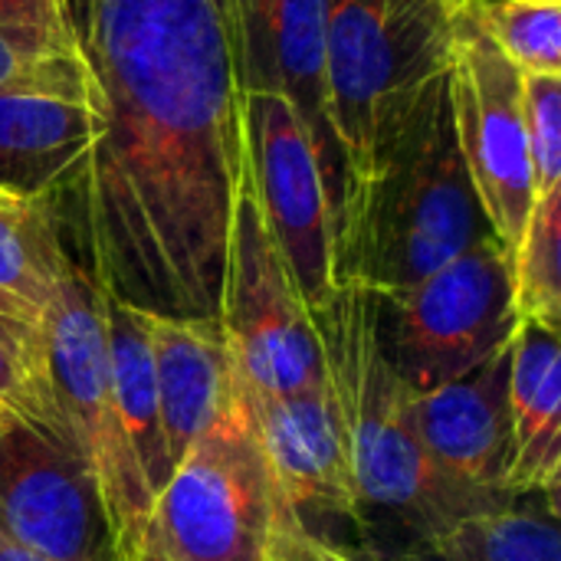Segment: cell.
Wrapping results in <instances>:
<instances>
[{
    "label": "cell",
    "mask_w": 561,
    "mask_h": 561,
    "mask_svg": "<svg viewBox=\"0 0 561 561\" xmlns=\"http://www.w3.org/2000/svg\"><path fill=\"white\" fill-rule=\"evenodd\" d=\"M247 135L263 220L312 312L335 289V207L319 154L296 108L273 92H247Z\"/></svg>",
    "instance_id": "cell-10"
},
{
    "label": "cell",
    "mask_w": 561,
    "mask_h": 561,
    "mask_svg": "<svg viewBox=\"0 0 561 561\" xmlns=\"http://www.w3.org/2000/svg\"><path fill=\"white\" fill-rule=\"evenodd\" d=\"M414 559L434 561H561L556 516L546 510H519L516 503L470 513L424 542H414Z\"/></svg>",
    "instance_id": "cell-20"
},
{
    "label": "cell",
    "mask_w": 561,
    "mask_h": 561,
    "mask_svg": "<svg viewBox=\"0 0 561 561\" xmlns=\"http://www.w3.org/2000/svg\"><path fill=\"white\" fill-rule=\"evenodd\" d=\"M243 398L286 503L299 516L316 510L362 526L365 506L329 375L293 394H253L243 388Z\"/></svg>",
    "instance_id": "cell-12"
},
{
    "label": "cell",
    "mask_w": 561,
    "mask_h": 561,
    "mask_svg": "<svg viewBox=\"0 0 561 561\" xmlns=\"http://www.w3.org/2000/svg\"><path fill=\"white\" fill-rule=\"evenodd\" d=\"M217 319L247 391L293 394L325 378L309 309L263 220L250 174L233 204Z\"/></svg>",
    "instance_id": "cell-8"
},
{
    "label": "cell",
    "mask_w": 561,
    "mask_h": 561,
    "mask_svg": "<svg viewBox=\"0 0 561 561\" xmlns=\"http://www.w3.org/2000/svg\"><path fill=\"white\" fill-rule=\"evenodd\" d=\"M105 309V358L118 417L151 490V500L171 477V460L161 434V408H158V381L154 358L148 339V312L108 296L102 289Z\"/></svg>",
    "instance_id": "cell-18"
},
{
    "label": "cell",
    "mask_w": 561,
    "mask_h": 561,
    "mask_svg": "<svg viewBox=\"0 0 561 561\" xmlns=\"http://www.w3.org/2000/svg\"><path fill=\"white\" fill-rule=\"evenodd\" d=\"M477 16L519 72L561 76V0H477Z\"/></svg>",
    "instance_id": "cell-23"
},
{
    "label": "cell",
    "mask_w": 561,
    "mask_h": 561,
    "mask_svg": "<svg viewBox=\"0 0 561 561\" xmlns=\"http://www.w3.org/2000/svg\"><path fill=\"white\" fill-rule=\"evenodd\" d=\"M0 404L10 408L20 421H30L46 434H53L56 440H62L49 371H46L43 322L0 316Z\"/></svg>",
    "instance_id": "cell-22"
},
{
    "label": "cell",
    "mask_w": 561,
    "mask_h": 561,
    "mask_svg": "<svg viewBox=\"0 0 561 561\" xmlns=\"http://www.w3.org/2000/svg\"><path fill=\"white\" fill-rule=\"evenodd\" d=\"M240 33L247 92H273L296 108L339 210L342 158L325 112V0H240Z\"/></svg>",
    "instance_id": "cell-13"
},
{
    "label": "cell",
    "mask_w": 561,
    "mask_h": 561,
    "mask_svg": "<svg viewBox=\"0 0 561 561\" xmlns=\"http://www.w3.org/2000/svg\"><path fill=\"white\" fill-rule=\"evenodd\" d=\"M0 92H36L89 102V79L79 53L33 46L0 30Z\"/></svg>",
    "instance_id": "cell-24"
},
{
    "label": "cell",
    "mask_w": 561,
    "mask_h": 561,
    "mask_svg": "<svg viewBox=\"0 0 561 561\" xmlns=\"http://www.w3.org/2000/svg\"><path fill=\"white\" fill-rule=\"evenodd\" d=\"M523 125L536 197L561 187V76L523 72Z\"/></svg>",
    "instance_id": "cell-25"
},
{
    "label": "cell",
    "mask_w": 561,
    "mask_h": 561,
    "mask_svg": "<svg viewBox=\"0 0 561 561\" xmlns=\"http://www.w3.org/2000/svg\"><path fill=\"white\" fill-rule=\"evenodd\" d=\"M99 115L89 102L0 92V194L10 201H49L72 184L92 141Z\"/></svg>",
    "instance_id": "cell-17"
},
{
    "label": "cell",
    "mask_w": 561,
    "mask_h": 561,
    "mask_svg": "<svg viewBox=\"0 0 561 561\" xmlns=\"http://www.w3.org/2000/svg\"><path fill=\"white\" fill-rule=\"evenodd\" d=\"M286 506L256 440L243 385L227 411L174 463L151 500L141 552L148 561H266Z\"/></svg>",
    "instance_id": "cell-5"
},
{
    "label": "cell",
    "mask_w": 561,
    "mask_h": 561,
    "mask_svg": "<svg viewBox=\"0 0 561 561\" xmlns=\"http://www.w3.org/2000/svg\"><path fill=\"white\" fill-rule=\"evenodd\" d=\"M135 561H148V559H145V556H138V559H135Z\"/></svg>",
    "instance_id": "cell-31"
},
{
    "label": "cell",
    "mask_w": 561,
    "mask_h": 561,
    "mask_svg": "<svg viewBox=\"0 0 561 561\" xmlns=\"http://www.w3.org/2000/svg\"><path fill=\"white\" fill-rule=\"evenodd\" d=\"M309 319L339 401L362 506L391 513L414 542L470 513L506 506L460 490L427 457L414 424V394L388 348L378 293L335 286Z\"/></svg>",
    "instance_id": "cell-3"
},
{
    "label": "cell",
    "mask_w": 561,
    "mask_h": 561,
    "mask_svg": "<svg viewBox=\"0 0 561 561\" xmlns=\"http://www.w3.org/2000/svg\"><path fill=\"white\" fill-rule=\"evenodd\" d=\"M381 302L394 368L414 398L506 348L519 325L513 260L493 237Z\"/></svg>",
    "instance_id": "cell-7"
},
{
    "label": "cell",
    "mask_w": 561,
    "mask_h": 561,
    "mask_svg": "<svg viewBox=\"0 0 561 561\" xmlns=\"http://www.w3.org/2000/svg\"><path fill=\"white\" fill-rule=\"evenodd\" d=\"M0 204H23V201H10V197H3V194H0Z\"/></svg>",
    "instance_id": "cell-30"
},
{
    "label": "cell",
    "mask_w": 561,
    "mask_h": 561,
    "mask_svg": "<svg viewBox=\"0 0 561 561\" xmlns=\"http://www.w3.org/2000/svg\"><path fill=\"white\" fill-rule=\"evenodd\" d=\"M13 421H20V417H16V414H13L10 408H3V404H0V434H3V431H7V427L13 424Z\"/></svg>",
    "instance_id": "cell-29"
},
{
    "label": "cell",
    "mask_w": 561,
    "mask_h": 561,
    "mask_svg": "<svg viewBox=\"0 0 561 561\" xmlns=\"http://www.w3.org/2000/svg\"><path fill=\"white\" fill-rule=\"evenodd\" d=\"M99 135L72 178L92 279L158 316H217L250 174L240 0H66Z\"/></svg>",
    "instance_id": "cell-1"
},
{
    "label": "cell",
    "mask_w": 561,
    "mask_h": 561,
    "mask_svg": "<svg viewBox=\"0 0 561 561\" xmlns=\"http://www.w3.org/2000/svg\"><path fill=\"white\" fill-rule=\"evenodd\" d=\"M0 561H53V559H46V556H39V552H33V549H23L20 542L7 539V536L0 533Z\"/></svg>",
    "instance_id": "cell-28"
},
{
    "label": "cell",
    "mask_w": 561,
    "mask_h": 561,
    "mask_svg": "<svg viewBox=\"0 0 561 561\" xmlns=\"http://www.w3.org/2000/svg\"><path fill=\"white\" fill-rule=\"evenodd\" d=\"M513 302L526 325L559 335L561 325V187L536 197L513 250Z\"/></svg>",
    "instance_id": "cell-21"
},
{
    "label": "cell",
    "mask_w": 561,
    "mask_h": 561,
    "mask_svg": "<svg viewBox=\"0 0 561 561\" xmlns=\"http://www.w3.org/2000/svg\"><path fill=\"white\" fill-rule=\"evenodd\" d=\"M161 434L171 470L204 427L233 404L240 375L217 316L148 312Z\"/></svg>",
    "instance_id": "cell-15"
},
{
    "label": "cell",
    "mask_w": 561,
    "mask_h": 561,
    "mask_svg": "<svg viewBox=\"0 0 561 561\" xmlns=\"http://www.w3.org/2000/svg\"><path fill=\"white\" fill-rule=\"evenodd\" d=\"M561 348L559 335L519 322L510 339V470L506 496H546L559 516Z\"/></svg>",
    "instance_id": "cell-16"
},
{
    "label": "cell",
    "mask_w": 561,
    "mask_h": 561,
    "mask_svg": "<svg viewBox=\"0 0 561 561\" xmlns=\"http://www.w3.org/2000/svg\"><path fill=\"white\" fill-rule=\"evenodd\" d=\"M266 561H362L355 559L352 552L325 542L322 536H316L306 519L286 503L279 519H276V529H273V539H270V552Z\"/></svg>",
    "instance_id": "cell-27"
},
{
    "label": "cell",
    "mask_w": 561,
    "mask_h": 561,
    "mask_svg": "<svg viewBox=\"0 0 561 561\" xmlns=\"http://www.w3.org/2000/svg\"><path fill=\"white\" fill-rule=\"evenodd\" d=\"M0 30L33 46L76 53L66 0H0Z\"/></svg>",
    "instance_id": "cell-26"
},
{
    "label": "cell",
    "mask_w": 561,
    "mask_h": 561,
    "mask_svg": "<svg viewBox=\"0 0 561 561\" xmlns=\"http://www.w3.org/2000/svg\"><path fill=\"white\" fill-rule=\"evenodd\" d=\"M69 260L46 201L0 204V316L43 322Z\"/></svg>",
    "instance_id": "cell-19"
},
{
    "label": "cell",
    "mask_w": 561,
    "mask_h": 561,
    "mask_svg": "<svg viewBox=\"0 0 561 561\" xmlns=\"http://www.w3.org/2000/svg\"><path fill=\"white\" fill-rule=\"evenodd\" d=\"M450 102L460 154L496 243L513 256L536 207L523 125V72L480 26L477 3L457 36Z\"/></svg>",
    "instance_id": "cell-9"
},
{
    "label": "cell",
    "mask_w": 561,
    "mask_h": 561,
    "mask_svg": "<svg viewBox=\"0 0 561 561\" xmlns=\"http://www.w3.org/2000/svg\"><path fill=\"white\" fill-rule=\"evenodd\" d=\"M486 237L493 233L460 154L447 69L408 118L371 184L339 210L335 286L391 296Z\"/></svg>",
    "instance_id": "cell-2"
},
{
    "label": "cell",
    "mask_w": 561,
    "mask_h": 561,
    "mask_svg": "<svg viewBox=\"0 0 561 561\" xmlns=\"http://www.w3.org/2000/svg\"><path fill=\"white\" fill-rule=\"evenodd\" d=\"M417 437L434 467L467 493L496 503L510 470V345L457 381L414 398Z\"/></svg>",
    "instance_id": "cell-14"
},
{
    "label": "cell",
    "mask_w": 561,
    "mask_h": 561,
    "mask_svg": "<svg viewBox=\"0 0 561 561\" xmlns=\"http://www.w3.org/2000/svg\"><path fill=\"white\" fill-rule=\"evenodd\" d=\"M0 533L53 561H118L92 473L30 421L0 434Z\"/></svg>",
    "instance_id": "cell-11"
},
{
    "label": "cell",
    "mask_w": 561,
    "mask_h": 561,
    "mask_svg": "<svg viewBox=\"0 0 561 561\" xmlns=\"http://www.w3.org/2000/svg\"><path fill=\"white\" fill-rule=\"evenodd\" d=\"M473 3L325 0V112L342 158L339 210L371 184L427 89L450 69Z\"/></svg>",
    "instance_id": "cell-4"
},
{
    "label": "cell",
    "mask_w": 561,
    "mask_h": 561,
    "mask_svg": "<svg viewBox=\"0 0 561 561\" xmlns=\"http://www.w3.org/2000/svg\"><path fill=\"white\" fill-rule=\"evenodd\" d=\"M43 335L62 440L79 454L102 493L118 561H135L145 542L151 490L112 394L102 286L76 256L66 263L43 312Z\"/></svg>",
    "instance_id": "cell-6"
}]
</instances>
